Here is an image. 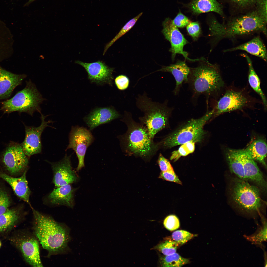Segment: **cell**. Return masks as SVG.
Segmentation results:
<instances>
[{
  "mask_svg": "<svg viewBox=\"0 0 267 267\" xmlns=\"http://www.w3.org/2000/svg\"><path fill=\"white\" fill-rule=\"evenodd\" d=\"M32 210L33 233L43 248L47 251L48 257L69 252L68 244L71 240L69 228L49 216L34 209Z\"/></svg>",
  "mask_w": 267,
  "mask_h": 267,
  "instance_id": "cell-1",
  "label": "cell"
},
{
  "mask_svg": "<svg viewBox=\"0 0 267 267\" xmlns=\"http://www.w3.org/2000/svg\"><path fill=\"white\" fill-rule=\"evenodd\" d=\"M267 21L255 9L240 15L232 17L222 23L215 18L208 24L210 35L215 43L222 39L233 40L237 37L257 32L267 34Z\"/></svg>",
  "mask_w": 267,
  "mask_h": 267,
  "instance_id": "cell-2",
  "label": "cell"
},
{
  "mask_svg": "<svg viewBox=\"0 0 267 267\" xmlns=\"http://www.w3.org/2000/svg\"><path fill=\"white\" fill-rule=\"evenodd\" d=\"M196 67H190L187 83L192 93V98L201 95L207 98L216 95L224 86V83L217 65L212 64L202 58Z\"/></svg>",
  "mask_w": 267,
  "mask_h": 267,
  "instance_id": "cell-3",
  "label": "cell"
},
{
  "mask_svg": "<svg viewBox=\"0 0 267 267\" xmlns=\"http://www.w3.org/2000/svg\"><path fill=\"white\" fill-rule=\"evenodd\" d=\"M168 101L163 103L153 101L144 91L136 98L137 108L144 113L139 119L145 125L150 138L152 139L158 132L164 128L168 123L173 107L168 106Z\"/></svg>",
  "mask_w": 267,
  "mask_h": 267,
  "instance_id": "cell-4",
  "label": "cell"
},
{
  "mask_svg": "<svg viewBox=\"0 0 267 267\" xmlns=\"http://www.w3.org/2000/svg\"><path fill=\"white\" fill-rule=\"evenodd\" d=\"M123 120L128 127L127 133L123 138L127 150L131 154L142 157L152 154L156 146L150 137L145 127L135 122L131 113L127 111H125Z\"/></svg>",
  "mask_w": 267,
  "mask_h": 267,
  "instance_id": "cell-5",
  "label": "cell"
},
{
  "mask_svg": "<svg viewBox=\"0 0 267 267\" xmlns=\"http://www.w3.org/2000/svg\"><path fill=\"white\" fill-rule=\"evenodd\" d=\"M45 99L30 80L26 82L25 88L11 99L1 103L0 111L4 113L25 112L32 116L37 111L41 113L40 105Z\"/></svg>",
  "mask_w": 267,
  "mask_h": 267,
  "instance_id": "cell-6",
  "label": "cell"
},
{
  "mask_svg": "<svg viewBox=\"0 0 267 267\" xmlns=\"http://www.w3.org/2000/svg\"><path fill=\"white\" fill-rule=\"evenodd\" d=\"M213 111H208L201 117L189 120L183 127L165 138L163 142V146L170 148L189 141H201L205 134L204 126L212 117Z\"/></svg>",
  "mask_w": 267,
  "mask_h": 267,
  "instance_id": "cell-7",
  "label": "cell"
},
{
  "mask_svg": "<svg viewBox=\"0 0 267 267\" xmlns=\"http://www.w3.org/2000/svg\"><path fill=\"white\" fill-rule=\"evenodd\" d=\"M231 196L235 203L247 212L257 211L261 206L258 188L245 180L239 178L234 180Z\"/></svg>",
  "mask_w": 267,
  "mask_h": 267,
  "instance_id": "cell-8",
  "label": "cell"
},
{
  "mask_svg": "<svg viewBox=\"0 0 267 267\" xmlns=\"http://www.w3.org/2000/svg\"><path fill=\"white\" fill-rule=\"evenodd\" d=\"M20 251L26 262L34 267H43L40 256L39 241L33 233L26 231L19 232L10 239Z\"/></svg>",
  "mask_w": 267,
  "mask_h": 267,
  "instance_id": "cell-9",
  "label": "cell"
},
{
  "mask_svg": "<svg viewBox=\"0 0 267 267\" xmlns=\"http://www.w3.org/2000/svg\"><path fill=\"white\" fill-rule=\"evenodd\" d=\"M94 140V137L90 130L78 126L72 127L69 134V143L66 150L71 149L75 152L78 160L77 171L80 170L85 166L84 159L86 151Z\"/></svg>",
  "mask_w": 267,
  "mask_h": 267,
  "instance_id": "cell-10",
  "label": "cell"
},
{
  "mask_svg": "<svg viewBox=\"0 0 267 267\" xmlns=\"http://www.w3.org/2000/svg\"><path fill=\"white\" fill-rule=\"evenodd\" d=\"M28 157L21 145L12 143L2 153L0 160L6 170L10 174L14 175L26 170L29 163Z\"/></svg>",
  "mask_w": 267,
  "mask_h": 267,
  "instance_id": "cell-11",
  "label": "cell"
},
{
  "mask_svg": "<svg viewBox=\"0 0 267 267\" xmlns=\"http://www.w3.org/2000/svg\"><path fill=\"white\" fill-rule=\"evenodd\" d=\"M162 25L163 28L162 32L171 44L170 51L172 53L173 60H174L177 54L182 55L186 59L191 61H199L200 60V59H190L188 57V53L184 51V47L188 43V42L178 28L174 24L172 20L169 18H166L163 22Z\"/></svg>",
  "mask_w": 267,
  "mask_h": 267,
  "instance_id": "cell-12",
  "label": "cell"
},
{
  "mask_svg": "<svg viewBox=\"0 0 267 267\" xmlns=\"http://www.w3.org/2000/svg\"><path fill=\"white\" fill-rule=\"evenodd\" d=\"M248 97L242 91L233 90H227L212 109V117H215L225 112L242 109L247 106Z\"/></svg>",
  "mask_w": 267,
  "mask_h": 267,
  "instance_id": "cell-13",
  "label": "cell"
},
{
  "mask_svg": "<svg viewBox=\"0 0 267 267\" xmlns=\"http://www.w3.org/2000/svg\"><path fill=\"white\" fill-rule=\"evenodd\" d=\"M41 123L38 127L25 126V134L24 139L21 145L25 154L28 157L41 153L42 146L41 136L42 133L47 127L50 121H46L44 116L41 113Z\"/></svg>",
  "mask_w": 267,
  "mask_h": 267,
  "instance_id": "cell-14",
  "label": "cell"
},
{
  "mask_svg": "<svg viewBox=\"0 0 267 267\" xmlns=\"http://www.w3.org/2000/svg\"><path fill=\"white\" fill-rule=\"evenodd\" d=\"M70 157L66 155L60 161L51 163L54 174L53 182L56 188L74 183L78 179L72 169Z\"/></svg>",
  "mask_w": 267,
  "mask_h": 267,
  "instance_id": "cell-15",
  "label": "cell"
},
{
  "mask_svg": "<svg viewBox=\"0 0 267 267\" xmlns=\"http://www.w3.org/2000/svg\"><path fill=\"white\" fill-rule=\"evenodd\" d=\"M75 63L82 66L87 72L88 78L92 82L99 85H112L113 68L109 67L103 62L98 61L90 63L76 61Z\"/></svg>",
  "mask_w": 267,
  "mask_h": 267,
  "instance_id": "cell-16",
  "label": "cell"
},
{
  "mask_svg": "<svg viewBox=\"0 0 267 267\" xmlns=\"http://www.w3.org/2000/svg\"><path fill=\"white\" fill-rule=\"evenodd\" d=\"M25 74H14L0 66V101L7 99L14 89L26 77Z\"/></svg>",
  "mask_w": 267,
  "mask_h": 267,
  "instance_id": "cell-17",
  "label": "cell"
},
{
  "mask_svg": "<svg viewBox=\"0 0 267 267\" xmlns=\"http://www.w3.org/2000/svg\"><path fill=\"white\" fill-rule=\"evenodd\" d=\"M120 116V114L114 109L110 107L100 108L94 110L85 117L84 120L89 130H91Z\"/></svg>",
  "mask_w": 267,
  "mask_h": 267,
  "instance_id": "cell-18",
  "label": "cell"
},
{
  "mask_svg": "<svg viewBox=\"0 0 267 267\" xmlns=\"http://www.w3.org/2000/svg\"><path fill=\"white\" fill-rule=\"evenodd\" d=\"M190 70L184 61H179L169 66H163L156 71L169 72L173 76L176 82L175 88L173 91L175 95L179 94L182 84L187 83L188 77Z\"/></svg>",
  "mask_w": 267,
  "mask_h": 267,
  "instance_id": "cell-19",
  "label": "cell"
},
{
  "mask_svg": "<svg viewBox=\"0 0 267 267\" xmlns=\"http://www.w3.org/2000/svg\"><path fill=\"white\" fill-rule=\"evenodd\" d=\"M26 170L24 171L21 177L14 178L0 171V178L10 185L18 197L30 205L29 201L30 191L26 178Z\"/></svg>",
  "mask_w": 267,
  "mask_h": 267,
  "instance_id": "cell-20",
  "label": "cell"
},
{
  "mask_svg": "<svg viewBox=\"0 0 267 267\" xmlns=\"http://www.w3.org/2000/svg\"><path fill=\"white\" fill-rule=\"evenodd\" d=\"M245 157L256 161L267 167L265 159L267 152V144L265 139L258 138L253 141L245 148L241 150Z\"/></svg>",
  "mask_w": 267,
  "mask_h": 267,
  "instance_id": "cell-21",
  "label": "cell"
},
{
  "mask_svg": "<svg viewBox=\"0 0 267 267\" xmlns=\"http://www.w3.org/2000/svg\"><path fill=\"white\" fill-rule=\"evenodd\" d=\"M74 192L70 184L63 185L54 189L48 195V199L51 204L73 208Z\"/></svg>",
  "mask_w": 267,
  "mask_h": 267,
  "instance_id": "cell-22",
  "label": "cell"
},
{
  "mask_svg": "<svg viewBox=\"0 0 267 267\" xmlns=\"http://www.w3.org/2000/svg\"><path fill=\"white\" fill-rule=\"evenodd\" d=\"M238 50L245 51L253 55L260 58L266 62L267 61L266 47L258 36L255 37L249 41L237 46L225 50L224 52H230Z\"/></svg>",
  "mask_w": 267,
  "mask_h": 267,
  "instance_id": "cell-23",
  "label": "cell"
},
{
  "mask_svg": "<svg viewBox=\"0 0 267 267\" xmlns=\"http://www.w3.org/2000/svg\"><path fill=\"white\" fill-rule=\"evenodd\" d=\"M190 9L194 14L214 12L225 20L222 5L217 0H192L189 5Z\"/></svg>",
  "mask_w": 267,
  "mask_h": 267,
  "instance_id": "cell-24",
  "label": "cell"
},
{
  "mask_svg": "<svg viewBox=\"0 0 267 267\" xmlns=\"http://www.w3.org/2000/svg\"><path fill=\"white\" fill-rule=\"evenodd\" d=\"M242 155L246 179L250 180L263 189L266 188V182L255 161L246 158Z\"/></svg>",
  "mask_w": 267,
  "mask_h": 267,
  "instance_id": "cell-25",
  "label": "cell"
},
{
  "mask_svg": "<svg viewBox=\"0 0 267 267\" xmlns=\"http://www.w3.org/2000/svg\"><path fill=\"white\" fill-rule=\"evenodd\" d=\"M225 154L230 171L238 178L246 180L241 150L228 149Z\"/></svg>",
  "mask_w": 267,
  "mask_h": 267,
  "instance_id": "cell-26",
  "label": "cell"
},
{
  "mask_svg": "<svg viewBox=\"0 0 267 267\" xmlns=\"http://www.w3.org/2000/svg\"><path fill=\"white\" fill-rule=\"evenodd\" d=\"M22 211L17 208L9 209L0 215V233L10 230L22 218Z\"/></svg>",
  "mask_w": 267,
  "mask_h": 267,
  "instance_id": "cell-27",
  "label": "cell"
},
{
  "mask_svg": "<svg viewBox=\"0 0 267 267\" xmlns=\"http://www.w3.org/2000/svg\"><path fill=\"white\" fill-rule=\"evenodd\" d=\"M242 55L245 58L248 65L249 70L248 79L250 85L254 90L260 96L262 101L264 108L265 110L266 109V98L261 88L260 79L254 70L251 60L247 54H243Z\"/></svg>",
  "mask_w": 267,
  "mask_h": 267,
  "instance_id": "cell-28",
  "label": "cell"
},
{
  "mask_svg": "<svg viewBox=\"0 0 267 267\" xmlns=\"http://www.w3.org/2000/svg\"><path fill=\"white\" fill-rule=\"evenodd\" d=\"M161 263L163 267H181L188 263V259L182 257L175 253L167 255L161 259Z\"/></svg>",
  "mask_w": 267,
  "mask_h": 267,
  "instance_id": "cell-29",
  "label": "cell"
},
{
  "mask_svg": "<svg viewBox=\"0 0 267 267\" xmlns=\"http://www.w3.org/2000/svg\"><path fill=\"white\" fill-rule=\"evenodd\" d=\"M141 12L135 17L128 22L123 27L115 37L106 45L103 53L104 55L108 49L120 38L127 33L135 25L139 18L142 15Z\"/></svg>",
  "mask_w": 267,
  "mask_h": 267,
  "instance_id": "cell-30",
  "label": "cell"
},
{
  "mask_svg": "<svg viewBox=\"0 0 267 267\" xmlns=\"http://www.w3.org/2000/svg\"><path fill=\"white\" fill-rule=\"evenodd\" d=\"M195 143L191 141L182 144L178 150L172 153L170 159L176 161L181 156H186L193 152L195 149Z\"/></svg>",
  "mask_w": 267,
  "mask_h": 267,
  "instance_id": "cell-31",
  "label": "cell"
},
{
  "mask_svg": "<svg viewBox=\"0 0 267 267\" xmlns=\"http://www.w3.org/2000/svg\"><path fill=\"white\" fill-rule=\"evenodd\" d=\"M179 245L174 241H166L158 245L155 248L167 256L175 253Z\"/></svg>",
  "mask_w": 267,
  "mask_h": 267,
  "instance_id": "cell-32",
  "label": "cell"
},
{
  "mask_svg": "<svg viewBox=\"0 0 267 267\" xmlns=\"http://www.w3.org/2000/svg\"><path fill=\"white\" fill-rule=\"evenodd\" d=\"M262 217V225L259 230L256 234L247 238V239H249L254 243L259 244L266 240L267 222L263 217Z\"/></svg>",
  "mask_w": 267,
  "mask_h": 267,
  "instance_id": "cell-33",
  "label": "cell"
},
{
  "mask_svg": "<svg viewBox=\"0 0 267 267\" xmlns=\"http://www.w3.org/2000/svg\"><path fill=\"white\" fill-rule=\"evenodd\" d=\"M194 235L184 230H178L174 232L172 235L173 240L179 245H182L191 239Z\"/></svg>",
  "mask_w": 267,
  "mask_h": 267,
  "instance_id": "cell-34",
  "label": "cell"
},
{
  "mask_svg": "<svg viewBox=\"0 0 267 267\" xmlns=\"http://www.w3.org/2000/svg\"><path fill=\"white\" fill-rule=\"evenodd\" d=\"M236 8L241 9L255 7L258 0H226Z\"/></svg>",
  "mask_w": 267,
  "mask_h": 267,
  "instance_id": "cell-35",
  "label": "cell"
},
{
  "mask_svg": "<svg viewBox=\"0 0 267 267\" xmlns=\"http://www.w3.org/2000/svg\"><path fill=\"white\" fill-rule=\"evenodd\" d=\"M8 38L5 29L0 25V62L3 59L7 51Z\"/></svg>",
  "mask_w": 267,
  "mask_h": 267,
  "instance_id": "cell-36",
  "label": "cell"
},
{
  "mask_svg": "<svg viewBox=\"0 0 267 267\" xmlns=\"http://www.w3.org/2000/svg\"><path fill=\"white\" fill-rule=\"evenodd\" d=\"M10 204V198L6 191L0 188V215L9 209Z\"/></svg>",
  "mask_w": 267,
  "mask_h": 267,
  "instance_id": "cell-37",
  "label": "cell"
},
{
  "mask_svg": "<svg viewBox=\"0 0 267 267\" xmlns=\"http://www.w3.org/2000/svg\"><path fill=\"white\" fill-rule=\"evenodd\" d=\"M163 224L167 229L171 231L178 229L180 226L178 219L174 215H170L166 217L164 220Z\"/></svg>",
  "mask_w": 267,
  "mask_h": 267,
  "instance_id": "cell-38",
  "label": "cell"
},
{
  "mask_svg": "<svg viewBox=\"0 0 267 267\" xmlns=\"http://www.w3.org/2000/svg\"><path fill=\"white\" fill-rule=\"evenodd\" d=\"M187 31L195 40H197L201 34V30L198 22H191L186 26Z\"/></svg>",
  "mask_w": 267,
  "mask_h": 267,
  "instance_id": "cell-39",
  "label": "cell"
},
{
  "mask_svg": "<svg viewBox=\"0 0 267 267\" xmlns=\"http://www.w3.org/2000/svg\"><path fill=\"white\" fill-rule=\"evenodd\" d=\"M159 178L180 184H182L181 182L175 172L173 169L165 172H161Z\"/></svg>",
  "mask_w": 267,
  "mask_h": 267,
  "instance_id": "cell-40",
  "label": "cell"
},
{
  "mask_svg": "<svg viewBox=\"0 0 267 267\" xmlns=\"http://www.w3.org/2000/svg\"><path fill=\"white\" fill-rule=\"evenodd\" d=\"M172 21L175 26L178 28H180L186 27L191 22L188 17L180 12Z\"/></svg>",
  "mask_w": 267,
  "mask_h": 267,
  "instance_id": "cell-41",
  "label": "cell"
},
{
  "mask_svg": "<svg viewBox=\"0 0 267 267\" xmlns=\"http://www.w3.org/2000/svg\"><path fill=\"white\" fill-rule=\"evenodd\" d=\"M115 81L117 87L119 90L125 89L129 86V79L125 75H122L118 76L115 78Z\"/></svg>",
  "mask_w": 267,
  "mask_h": 267,
  "instance_id": "cell-42",
  "label": "cell"
},
{
  "mask_svg": "<svg viewBox=\"0 0 267 267\" xmlns=\"http://www.w3.org/2000/svg\"><path fill=\"white\" fill-rule=\"evenodd\" d=\"M255 8L259 15L267 20V0H258Z\"/></svg>",
  "mask_w": 267,
  "mask_h": 267,
  "instance_id": "cell-43",
  "label": "cell"
},
{
  "mask_svg": "<svg viewBox=\"0 0 267 267\" xmlns=\"http://www.w3.org/2000/svg\"><path fill=\"white\" fill-rule=\"evenodd\" d=\"M158 162L161 172H165L173 169L169 161L161 154L158 157Z\"/></svg>",
  "mask_w": 267,
  "mask_h": 267,
  "instance_id": "cell-44",
  "label": "cell"
},
{
  "mask_svg": "<svg viewBox=\"0 0 267 267\" xmlns=\"http://www.w3.org/2000/svg\"><path fill=\"white\" fill-rule=\"evenodd\" d=\"M36 0H29L25 4V5H27L31 2Z\"/></svg>",
  "mask_w": 267,
  "mask_h": 267,
  "instance_id": "cell-45",
  "label": "cell"
},
{
  "mask_svg": "<svg viewBox=\"0 0 267 267\" xmlns=\"http://www.w3.org/2000/svg\"><path fill=\"white\" fill-rule=\"evenodd\" d=\"M1 242H0V248L1 247Z\"/></svg>",
  "mask_w": 267,
  "mask_h": 267,
  "instance_id": "cell-46",
  "label": "cell"
}]
</instances>
